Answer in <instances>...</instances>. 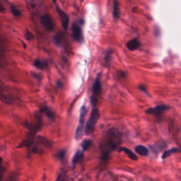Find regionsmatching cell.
I'll list each match as a JSON object with an SVG mask.
<instances>
[{"mask_svg": "<svg viewBox=\"0 0 181 181\" xmlns=\"http://www.w3.org/2000/svg\"><path fill=\"white\" fill-rule=\"evenodd\" d=\"M135 150L136 151V153L144 157L147 156L149 154V150L147 148L143 145H138L136 146V147L135 148Z\"/></svg>", "mask_w": 181, "mask_h": 181, "instance_id": "12", "label": "cell"}, {"mask_svg": "<svg viewBox=\"0 0 181 181\" xmlns=\"http://www.w3.org/2000/svg\"><path fill=\"white\" fill-rule=\"evenodd\" d=\"M66 153V151L65 150H62L61 151H60L58 154V158L61 159V160H63L64 157H65Z\"/></svg>", "mask_w": 181, "mask_h": 181, "instance_id": "23", "label": "cell"}, {"mask_svg": "<svg viewBox=\"0 0 181 181\" xmlns=\"http://www.w3.org/2000/svg\"><path fill=\"white\" fill-rule=\"evenodd\" d=\"M32 138L26 139L24 140H23L22 142H21L20 144H19L18 148H23V147H29V146H32Z\"/></svg>", "mask_w": 181, "mask_h": 181, "instance_id": "15", "label": "cell"}, {"mask_svg": "<svg viewBox=\"0 0 181 181\" xmlns=\"http://www.w3.org/2000/svg\"><path fill=\"white\" fill-rule=\"evenodd\" d=\"M170 109V106L166 105H158L156 106L148 108L145 111L146 114L155 115H160Z\"/></svg>", "mask_w": 181, "mask_h": 181, "instance_id": "5", "label": "cell"}, {"mask_svg": "<svg viewBox=\"0 0 181 181\" xmlns=\"http://www.w3.org/2000/svg\"><path fill=\"white\" fill-rule=\"evenodd\" d=\"M140 41L138 39H133L128 41L127 44V47L131 51L136 50L140 47Z\"/></svg>", "mask_w": 181, "mask_h": 181, "instance_id": "10", "label": "cell"}, {"mask_svg": "<svg viewBox=\"0 0 181 181\" xmlns=\"http://www.w3.org/2000/svg\"><path fill=\"white\" fill-rule=\"evenodd\" d=\"M52 1L53 2H55V1H56V0H52Z\"/></svg>", "mask_w": 181, "mask_h": 181, "instance_id": "27", "label": "cell"}, {"mask_svg": "<svg viewBox=\"0 0 181 181\" xmlns=\"http://www.w3.org/2000/svg\"><path fill=\"white\" fill-rule=\"evenodd\" d=\"M99 118L100 113L98 109L93 107L90 115L89 119L86 123L84 130L86 136H89L93 132Z\"/></svg>", "mask_w": 181, "mask_h": 181, "instance_id": "2", "label": "cell"}, {"mask_svg": "<svg viewBox=\"0 0 181 181\" xmlns=\"http://www.w3.org/2000/svg\"><path fill=\"white\" fill-rule=\"evenodd\" d=\"M101 93V75H97L93 82L92 87V93L91 96V102L93 107L97 105L99 101Z\"/></svg>", "mask_w": 181, "mask_h": 181, "instance_id": "3", "label": "cell"}, {"mask_svg": "<svg viewBox=\"0 0 181 181\" xmlns=\"http://www.w3.org/2000/svg\"><path fill=\"white\" fill-rule=\"evenodd\" d=\"M6 11V9L4 7V6H3L2 3L0 2V13H4Z\"/></svg>", "mask_w": 181, "mask_h": 181, "instance_id": "26", "label": "cell"}, {"mask_svg": "<svg viewBox=\"0 0 181 181\" xmlns=\"http://www.w3.org/2000/svg\"><path fill=\"white\" fill-rule=\"evenodd\" d=\"M56 11L58 12V15L60 17L62 27L64 29H67L69 26V19L66 12L61 9L58 7H56Z\"/></svg>", "mask_w": 181, "mask_h": 181, "instance_id": "9", "label": "cell"}, {"mask_svg": "<svg viewBox=\"0 0 181 181\" xmlns=\"http://www.w3.org/2000/svg\"><path fill=\"white\" fill-rule=\"evenodd\" d=\"M121 141V133L117 129H110L105 133L100 143L104 159L108 158V155L118 148Z\"/></svg>", "mask_w": 181, "mask_h": 181, "instance_id": "1", "label": "cell"}, {"mask_svg": "<svg viewBox=\"0 0 181 181\" xmlns=\"http://www.w3.org/2000/svg\"><path fill=\"white\" fill-rule=\"evenodd\" d=\"M121 151L124 152L128 156V157L133 161H137L138 160V157L136 156V155L132 150L129 149V148L126 147L121 148L119 149V152H121Z\"/></svg>", "mask_w": 181, "mask_h": 181, "instance_id": "13", "label": "cell"}, {"mask_svg": "<svg viewBox=\"0 0 181 181\" xmlns=\"http://www.w3.org/2000/svg\"><path fill=\"white\" fill-rule=\"evenodd\" d=\"M41 111L43 113H44V114H46L50 119H54V114L53 113V112L47 107H44V108H41Z\"/></svg>", "mask_w": 181, "mask_h": 181, "instance_id": "17", "label": "cell"}, {"mask_svg": "<svg viewBox=\"0 0 181 181\" xmlns=\"http://www.w3.org/2000/svg\"><path fill=\"white\" fill-rule=\"evenodd\" d=\"M39 141L41 142V144H44L46 146H50V142H49L48 140H47L46 139L43 138V137L39 139Z\"/></svg>", "mask_w": 181, "mask_h": 181, "instance_id": "24", "label": "cell"}, {"mask_svg": "<svg viewBox=\"0 0 181 181\" xmlns=\"http://www.w3.org/2000/svg\"><path fill=\"white\" fill-rule=\"evenodd\" d=\"M92 145V141L90 139H87V140H84L82 142V144H81L83 151H85L88 150L91 147Z\"/></svg>", "mask_w": 181, "mask_h": 181, "instance_id": "16", "label": "cell"}, {"mask_svg": "<svg viewBox=\"0 0 181 181\" xmlns=\"http://www.w3.org/2000/svg\"><path fill=\"white\" fill-rule=\"evenodd\" d=\"M72 35L75 41L78 43H81L83 41V34L82 29L79 24L76 23H74L71 27Z\"/></svg>", "mask_w": 181, "mask_h": 181, "instance_id": "6", "label": "cell"}, {"mask_svg": "<svg viewBox=\"0 0 181 181\" xmlns=\"http://www.w3.org/2000/svg\"><path fill=\"white\" fill-rule=\"evenodd\" d=\"M25 37L28 41H32L34 39V36L33 34H32L31 32H29V30H27L25 34Z\"/></svg>", "mask_w": 181, "mask_h": 181, "instance_id": "22", "label": "cell"}, {"mask_svg": "<svg viewBox=\"0 0 181 181\" xmlns=\"http://www.w3.org/2000/svg\"><path fill=\"white\" fill-rule=\"evenodd\" d=\"M83 158H84V151L78 150L76 152V153H75V156L73 157V161H72L73 168H75V166H76V165L78 162L82 161Z\"/></svg>", "mask_w": 181, "mask_h": 181, "instance_id": "11", "label": "cell"}, {"mask_svg": "<svg viewBox=\"0 0 181 181\" xmlns=\"http://www.w3.org/2000/svg\"><path fill=\"white\" fill-rule=\"evenodd\" d=\"M4 168L3 166V159L0 157V181L2 180L4 173Z\"/></svg>", "mask_w": 181, "mask_h": 181, "instance_id": "21", "label": "cell"}, {"mask_svg": "<svg viewBox=\"0 0 181 181\" xmlns=\"http://www.w3.org/2000/svg\"><path fill=\"white\" fill-rule=\"evenodd\" d=\"M34 66L36 67L39 69H43L46 66V64L45 62L41 61V60H36L34 62Z\"/></svg>", "mask_w": 181, "mask_h": 181, "instance_id": "18", "label": "cell"}, {"mask_svg": "<svg viewBox=\"0 0 181 181\" xmlns=\"http://www.w3.org/2000/svg\"><path fill=\"white\" fill-rule=\"evenodd\" d=\"M11 12L12 13V14L15 17H20L21 15V12L20 11V10L18 9L17 8H15V6H11Z\"/></svg>", "mask_w": 181, "mask_h": 181, "instance_id": "20", "label": "cell"}, {"mask_svg": "<svg viewBox=\"0 0 181 181\" xmlns=\"http://www.w3.org/2000/svg\"><path fill=\"white\" fill-rule=\"evenodd\" d=\"M87 113V108L85 106H82L80 112V118H79V124L76 129L75 132V140H79L82 136L83 130L84 127V121L86 119V115Z\"/></svg>", "mask_w": 181, "mask_h": 181, "instance_id": "4", "label": "cell"}, {"mask_svg": "<svg viewBox=\"0 0 181 181\" xmlns=\"http://www.w3.org/2000/svg\"><path fill=\"white\" fill-rule=\"evenodd\" d=\"M119 6L118 2H114V6H113V15L114 18H117L119 15Z\"/></svg>", "mask_w": 181, "mask_h": 181, "instance_id": "19", "label": "cell"}, {"mask_svg": "<svg viewBox=\"0 0 181 181\" xmlns=\"http://www.w3.org/2000/svg\"><path fill=\"white\" fill-rule=\"evenodd\" d=\"M179 151V149L177 148H173L168 150H166L165 151L164 153H163L162 156V159H165L168 158V157H170L172 154L173 153H176L177 152Z\"/></svg>", "mask_w": 181, "mask_h": 181, "instance_id": "14", "label": "cell"}, {"mask_svg": "<svg viewBox=\"0 0 181 181\" xmlns=\"http://www.w3.org/2000/svg\"><path fill=\"white\" fill-rule=\"evenodd\" d=\"M41 24L46 30L52 31L54 29V24L52 19L49 15H43L41 18Z\"/></svg>", "mask_w": 181, "mask_h": 181, "instance_id": "8", "label": "cell"}, {"mask_svg": "<svg viewBox=\"0 0 181 181\" xmlns=\"http://www.w3.org/2000/svg\"><path fill=\"white\" fill-rule=\"evenodd\" d=\"M138 88L141 91H142V92H144V93H146V94H148L147 89V87L144 85V84H141V85H140V86H139Z\"/></svg>", "mask_w": 181, "mask_h": 181, "instance_id": "25", "label": "cell"}, {"mask_svg": "<svg viewBox=\"0 0 181 181\" xmlns=\"http://www.w3.org/2000/svg\"><path fill=\"white\" fill-rule=\"evenodd\" d=\"M26 2L30 11L35 14L40 12L42 6L41 0H26Z\"/></svg>", "mask_w": 181, "mask_h": 181, "instance_id": "7", "label": "cell"}]
</instances>
